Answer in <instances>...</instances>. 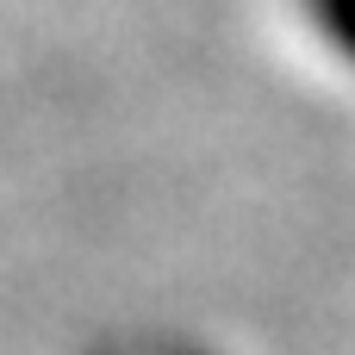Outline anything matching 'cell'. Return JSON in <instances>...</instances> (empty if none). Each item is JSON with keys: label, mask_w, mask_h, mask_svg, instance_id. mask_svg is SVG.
Returning <instances> with one entry per match:
<instances>
[{"label": "cell", "mask_w": 355, "mask_h": 355, "mask_svg": "<svg viewBox=\"0 0 355 355\" xmlns=\"http://www.w3.org/2000/svg\"><path fill=\"white\" fill-rule=\"evenodd\" d=\"M312 6V19L324 25V37L343 50V56H355V0H306Z\"/></svg>", "instance_id": "1"}]
</instances>
